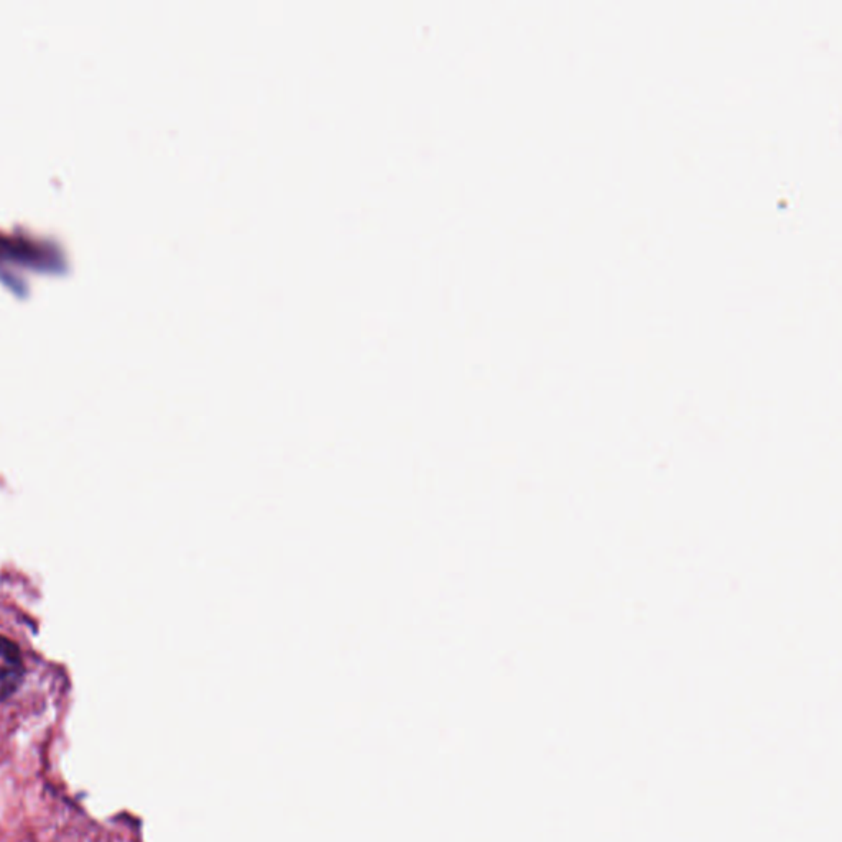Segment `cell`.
<instances>
[{
    "label": "cell",
    "instance_id": "obj_1",
    "mask_svg": "<svg viewBox=\"0 0 842 842\" xmlns=\"http://www.w3.org/2000/svg\"><path fill=\"white\" fill-rule=\"evenodd\" d=\"M0 659L4 661V665L12 668H25L21 647L4 635H0Z\"/></svg>",
    "mask_w": 842,
    "mask_h": 842
}]
</instances>
